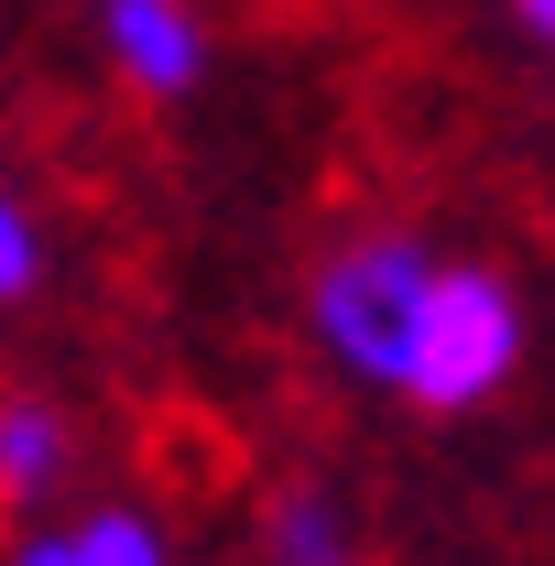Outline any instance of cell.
<instances>
[{
  "mask_svg": "<svg viewBox=\"0 0 555 566\" xmlns=\"http://www.w3.org/2000/svg\"><path fill=\"white\" fill-rule=\"evenodd\" d=\"M512 370H523V294L490 262H436L392 392L425 403V415H480V403L512 392Z\"/></svg>",
  "mask_w": 555,
  "mask_h": 566,
  "instance_id": "cell-1",
  "label": "cell"
},
{
  "mask_svg": "<svg viewBox=\"0 0 555 566\" xmlns=\"http://www.w3.org/2000/svg\"><path fill=\"white\" fill-rule=\"evenodd\" d=\"M425 283H436V251H425L415 229H359V240H338V251L316 262V294H305L316 349L338 359L348 381L392 392V381H404V338H415Z\"/></svg>",
  "mask_w": 555,
  "mask_h": 566,
  "instance_id": "cell-2",
  "label": "cell"
},
{
  "mask_svg": "<svg viewBox=\"0 0 555 566\" xmlns=\"http://www.w3.org/2000/svg\"><path fill=\"white\" fill-rule=\"evenodd\" d=\"M98 22H109V66L132 76L142 98H186L208 76V22L186 0H109Z\"/></svg>",
  "mask_w": 555,
  "mask_h": 566,
  "instance_id": "cell-3",
  "label": "cell"
},
{
  "mask_svg": "<svg viewBox=\"0 0 555 566\" xmlns=\"http://www.w3.org/2000/svg\"><path fill=\"white\" fill-rule=\"evenodd\" d=\"M262 556H273V566H370V556H359V523H348V501H338V491H316V480L273 491V512H262Z\"/></svg>",
  "mask_w": 555,
  "mask_h": 566,
  "instance_id": "cell-4",
  "label": "cell"
},
{
  "mask_svg": "<svg viewBox=\"0 0 555 566\" xmlns=\"http://www.w3.org/2000/svg\"><path fill=\"white\" fill-rule=\"evenodd\" d=\"M11 566H164V534H153L142 512H87L66 534H33Z\"/></svg>",
  "mask_w": 555,
  "mask_h": 566,
  "instance_id": "cell-5",
  "label": "cell"
},
{
  "mask_svg": "<svg viewBox=\"0 0 555 566\" xmlns=\"http://www.w3.org/2000/svg\"><path fill=\"white\" fill-rule=\"evenodd\" d=\"M55 469H66V415L55 403H0V501H33L55 491Z\"/></svg>",
  "mask_w": 555,
  "mask_h": 566,
  "instance_id": "cell-6",
  "label": "cell"
},
{
  "mask_svg": "<svg viewBox=\"0 0 555 566\" xmlns=\"http://www.w3.org/2000/svg\"><path fill=\"white\" fill-rule=\"evenodd\" d=\"M33 283H44V229L22 218V197H11V186H0V305H22Z\"/></svg>",
  "mask_w": 555,
  "mask_h": 566,
  "instance_id": "cell-7",
  "label": "cell"
},
{
  "mask_svg": "<svg viewBox=\"0 0 555 566\" xmlns=\"http://www.w3.org/2000/svg\"><path fill=\"white\" fill-rule=\"evenodd\" d=\"M512 22H523V33H534V44L555 55V0H512Z\"/></svg>",
  "mask_w": 555,
  "mask_h": 566,
  "instance_id": "cell-8",
  "label": "cell"
}]
</instances>
